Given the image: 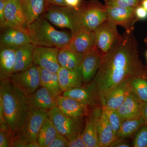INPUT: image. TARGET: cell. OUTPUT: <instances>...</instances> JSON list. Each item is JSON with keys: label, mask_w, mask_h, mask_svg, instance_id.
<instances>
[{"label": "cell", "mask_w": 147, "mask_h": 147, "mask_svg": "<svg viewBox=\"0 0 147 147\" xmlns=\"http://www.w3.org/2000/svg\"><path fill=\"white\" fill-rule=\"evenodd\" d=\"M57 75L62 92L83 86L84 83L78 70L61 67Z\"/></svg>", "instance_id": "603a6c76"}, {"label": "cell", "mask_w": 147, "mask_h": 147, "mask_svg": "<svg viewBox=\"0 0 147 147\" xmlns=\"http://www.w3.org/2000/svg\"><path fill=\"white\" fill-rule=\"evenodd\" d=\"M97 131L100 147H110L117 139L112 125L103 110L98 120Z\"/></svg>", "instance_id": "d4e9b609"}, {"label": "cell", "mask_w": 147, "mask_h": 147, "mask_svg": "<svg viewBox=\"0 0 147 147\" xmlns=\"http://www.w3.org/2000/svg\"><path fill=\"white\" fill-rule=\"evenodd\" d=\"M135 12L138 20H145L147 18V11L141 5L135 8Z\"/></svg>", "instance_id": "8d00e7d4"}, {"label": "cell", "mask_w": 147, "mask_h": 147, "mask_svg": "<svg viewBox=\"0 0 147 147\" xmlns=\"http://www.w3.org/2000/svg\"><path fill=\"white\" fill-rule=\"evenodd\" d=\"M26 96L28 104L31 110L48 111L57 106L56 98L44 87L41 86L31 94Z\"/></svg>", "instance_id": "ac0fdd59"}, {"label": "cell", "mask_w": 147, "mask_h": 147, "mask_svg": "<svg viewBox=\"0 0 147 147\" xmlns=\"http://www.w3.org/2000/svg\"><path fill=\"white\" fill-rule=\"evenodd\" d=\"M102 54L95 46L83 55L79 71L83 83L89 84L92 81L100 66Z\"/></svg>", "instance_id": "8fae6325"}, {"label": "cell", "mask_w": 147, "mask_h": 147, "mask_svg": "<svg viewBox=\"0 0 147 147\" xmlns=\"http://www.w3.org/2000/svg\"><path fill=\"white\" fill-rule=\"evenodd\" d=\"M48 115L58 132L69 140L75 138L84 130L83 118L65 115L57 106L48 110Z\"/></svg>", "instance_id": "8992f818"}, {"label": "cell", "mask_w": 147, "mask_h": 147, "mask_svg": "<svg viewBox=\"0 0 147 147\" xmlns=\"http://www.w3.org/2000/svg\"><path fill=\"white\" fill-rule=\"evenodd\" d=\"M16 48L0 46V81L9 79L13 73Z\"/></svg>", "instance_id": "7402d4cb"}, {"label": "cell", "mask_w": 147, "mask_h": 147, "mask_svg": "<svg viewBox=\"0 0 147 147\" xmlns=\"http://www.w3.org/2000/svg\"><path fill=\"white\" fill-rule=\"evenodd\" d=\"M28 0H19L20 2L21 3V5H22V6L25 5L26 3L27 2Z\"/></svg>", "instance_id": "7bdbcfd3"}, {"label": "cell", "mask_w": 147, "mask_h": 147, "mask_svg": "<svg viewBox=\"0 0 147 147\" xmlns=\"http://www.w3.org/2000/svg\"><path fill=\"white\" fill-rule=\"evenodd\" d=\"M94 33L95 46L102 55L109 52L121 36L118 31L117 25L108 20L95 30Z\"/></svg>", "instance_id": "9c48e42d"}, {"label": "cell", "mask_w": 147, "mask_h": 147, "mask_svg": "<svg viewBox=\"0 0 147 147\" xmlns=\"http://www.w3.org/2000/svg\"><path fill=\"white\" fill-rule=\"evenodd\" d=\"M6 2V1H0V27H1V29L3 28L7 27L5 12Z\"/></svg>", "instance_id": "d590c367"}, {"label": "cell", "mask_w": 147, "mask_h": 147, "mask_svg": "<svg viewBox=\"0 0 147 147\" xmlns=\"http://www.w3.org/2000/svg\"><path fill=\"white\" fill-rule=\"evenodd\" d=\"M146 57L147 59V51H146Z\"/></svg>", "instance_id": "f6af8a7d"}, {"label": "cell", "mask_w": 147, "mask_h": 147, "mask_svg": "<svg viewBox=\"0 0 147 147\" xmlns=\"http://www.w3.org/2000/svg\"><path fill=\"white\" fill-rule=\"evenodd\" d=\"M129 82H122L111 89L104 96L102 106L117 110L131 92Z\"/></svg>", "instance_id": "d6986e66"}, {"label": "cell", "mask_w": 147, "mask_h": 147, "mask_svg": "<svg viewBox=\"0 0 147 147\" xmlns=\"http://www.w3.org/2000/svg\"><path fill=\"white\" fill-rule=\"evenodd\" d=\"M131 91L144 102H147V80L144 77H137L129 82Z\"/></svg>", "instance_id": "4dcf8cb0"}, {"label": "cell", "mask_w": 147, "mask_h": 147, "mask_svg": "<svg viewBox=\"0 0 147 147\" xmlns=\"http://www.w3.org/2000/svg\"><path fill=\"white\" fill-rule=\"evenodd\" d=\"M37 66L39 71L40 86L47 89L55 98L60 95L62 92L59 84L57 73H53L40 67Z\"/></svg>", "instance_id": "4316f807"}, {"label": "cell", "mask_w": 147, "mask_h": 147, "mask_svg": "<svg viewBox=\"0 0 147 147\" xmlns=\"http://www.w3.org/2000/svg\"><path fill=\"white\" fill-rule=\"evenodd\" d=\"M142 115L144 118L146 124L147 125V102L144 103V109H143Z\"/></svg>", "instance_id": "60d3db41"}, {"label": "cell", "mask_w": 147, "mask_h": 147, "mask_svg": "<svg viewBox=\"0 0 147 147\" xmlns=\"http://www.w3.org/2000/svg\"><path fill=\"white\" fill-rule=\"evenodd\" d=\"M1 1H9V0H0Z\"/></svg>", "instance_id": "ee69618b"}, {"label": "cell", "mask_w": 147, "mask_h": 147, "mask_svg": "<svg viewBox=\"0 0 147 147\" xmlns=\"http://www.w3.org/2000/svg\"><path fill=\"white\" fill-rule=\"evenodd\" d=\"M35 45L32 43L16 48V61L13 73L23 71L33 65V53Z\"/></svg>", "instance_id": "cb8c5ba5"}, {"label": "cell", "mask_w": 147, "mask_h": 147, "mask_svg": "<svg viewBox=\"0 0 147 147\" xmlns=\"http://www.w3.org/2000/svg\"><path fill=\"white\" fill-rule=\"evenodd\" d=\"M28 31L35 46L61 49L69 45L72 37L71 32L58 30L42 16L29 25Z\"/></svg>", "instance_id": "3957f363"}, {"label": "cell", "mask_w": 147, "mask_h": 147, "mask_svg": "<svg viewBox=\"0 0 147 147\" xmlns=\"http://www.w3.org/2000/svg\"><path fill=\"white\" fill-rule=\"evenodd\" d=\"M144 103L131 91L117 111L123 120L135 118L142 115Z\"/></svg>", "instance_id": "44dd1931"}, {"label": "cell", "mask_w": 147, "mask_h": 147, "mask_svg": "<svg viewBox=\"0 0 147 147\" xmlns=\"http://www.w3.org/2000/svg\"><path fill=\"white\" fill-rule=\"evenodd\" d=\"M48 5L67 6L65 0H46Z\"/></svg>", "instance_id": "ab89813d"}, {"label": "cell", "mask_w": 147, "mask_h": 147, "mask_svg": "<svg viewBox=\"0 0 147 147\" xmlns=\"http://www.w3.org/2000/svg\"><path fill=\"white\" fill-rule=\"evenodd\" d=\"M105 5L123 7H136L140 0H104Z\"/></svg>", "instance_id": "836d02e7"}, {"label": "cell", "mask_w": 147, "mask_h": 147, "mask_svg": "<svg viewBox=\"0 0 147 147\" xmlns=\"http://www.w3.org/2000/svg\"><path fill=\"white\" fill-rule=\"evenodd\" d=\"M141 5L147 11V0H142Z\"/></svg>", "instance_id": "b9f144b4"}, {"label": "cell", "mask_w": 147, "mask_h": 147, "mask_svg": "<svg viewBox=\"0 0 147 147\" xmlns=\"http://www.w3.org/2000/svg\"><path fill=\"white\" fill-rule=\"evenodd\" d=\"M102 107V110L107 116L116 135L117 132L119 131L123 120L121 118L117 110L106 108L103 105Z\"/></svg>", "instance_id": "1f68e13d"}, {"label": "cell", "mask_w": 147, "mask_h": 147, "mask_svg": "<svg viewBox=\"0 0 147 147\" xmlns=\"http://www.w3.org/2000/svg\"><path fill=\"white\" fill-rule=\"evenodd\" d=\"M79 10L67 6L50 5L41 16L56 26L69 29L72 34L80 28Z\"/></svg>", "instance_id": "277c9868"}, {"label": "cell", "mask_w": 147, "mask_h": 147, "mask_svg": "<svg viewBox=\"0 0 147 147\" xmlns=\"http://www.w3.org/2000/svg\"><path fill=\"white\" fill-rule=\"evenodd\" d=\"M5 12L7 27L28 30V23L19 0L6 2Z\"/></svg>", "instance_id": "5bb4252c"}, {"label": "cell", "mask_w": 147, "mask_h": 147, "mask_svg": "<svg viewBox=\"0 0 147 147\" xmlns=\"http://www.w3.org/2000/svg\"><path fill=\"white\" fill-rule=\"evenodd\" d=\"M110 147H129L130 145L124 139H117L110 146Z\"/></svg>", "instance_id": "f35d334b"}, {"label": "cell", "mask_w": 147, "mask_h": 147, "mask_svg": "<svg viewBox=\"0 0 147 147\" xmlns=\"http://www.w3.org/2000/svg\"><path fill=\"white\" fill-rule=\"evenodd\" d=\"M57 106L67 115L83 118L89 114L91 108L86 104L71 98L58 96L56 98Z\"/></svg>", "instance_id": "ffe728a7"}, {"label": "cell", "mask_w": 147, "mask_h": 147, "mask_svg": "<svg viewBox=\"0 0 147 147\" xmlns=\"http://www.w3.org/2000/svg\"><path fill=\"white\" fill-rule=\"evenodd\" d=\"M107 20L106 6L98 0H90L84 3L79 10L80 27L95 30Z\"/></svg>", "instance_id": "52a82bcc"}, {"label": "cell", "mask_w": 147, "mask_h": 147, "mask_svg": "<svg viewBox=\"0 0 147 147\" xmlns=\"http://www.w3.org/2000/svg\"><path fill=\"white\" fill-rule=\"evenodd\" d=\"M48 116L47 110H32L24 125L16 134L12 147H28L30 142H37L40 130Z\"/></svg>", "instance_id": "5b68a950"}, {"label": "cell", "mask_w": 147, "mask_h": 147, "mask_svg": "<svg viewBox=\"0 0 147 147\" xmlns=\"http://www.w3.org/2000/svg\"><path fill=\"white\" fill-rule=\"evenodd\" d=\"M144 74L133 32L125 31L109 52L102 55L99 69L90 83L102 103L114 87L136 77H144Z\"/></svg>", "instance_id": "6da1fadb"}, {"label": "cell", "mask_w": 147, "mask_h": 147, "mask_svg": "<svg viewBox=\"0 0 147 147\" xmlns=\"http://www.w3.org/2000/svg\"><path fill=\"white\" fill-rule=\"evenodd\" d=\"M29 26L41 17L47 7L46 0H28L22 6Z\"/></svg>", "instance_id": "f546056e"}, {"label": "cell", "mask_w": 147, "mask_h": 147, "mask_svg": "<svg viewBox=\"0 0 147 147\" xmlns=\"http://www.w3.org/2000/svg\"><path fill=\"white\" fill-rule=\"evenodd\" d=\"M145 124L146 121L142 115L135 118L124 120L116 134V138L124 139L130 137Z\"/></svg>", "instance_id": "83f0119b"}, {"label": "cell", "mask_w": 147, "mask_h": 147, "mask_svg": "<svg viewBox=\"0 0 147 147\" xmlns=\"http://www.w3.org/2000/svg\"><path fill=\"white\" fill-rule=\"evenodd\" d=\"M9 79L26 95L31 94L40 86L39 70L34 65L23 71L13 73Z\"/></svg>", "instance_id": "ba28073f"}, {"label": "cell", "mask_w": 147, "mask_h": 147, "mask_svg": "<svg viewBox=\"0 0 147 147\" xmlns=\"http://www.w3.org/2000/svg\"><path fill=\"white\" fill-rule=\"evenodd\" d=\"M106 6L107 20L124 28L127 32H133L134 25L138 20L135 14L136 7Z\"/></svg>", "instance_id": "30bf717a"}, {"label": "cell", "mask_w": 147, "mask_h": 147, "mask_svg": "<svg viewBox=\"0 0 147 147\" xmlns=\"http://www.w3.org/2000/svg\"><path fill=\"white\" fill-rule=\"evenodd\" d=\"M1 29L0 46L17 48L32 43L28 30L11 27Z\"/></svg>", "instance_id": "9a60e30c"}, {"label": "cell", "mask_w": 147, "mask_h": 147, "mask_svg": "<svg viewBox=\"0 0 147 147\" xmlns=\"http://www.w3.org/2000/svg\"><path fill=\"white\" fill-rule=\"evenodd\" d=\"M102 112V106L91 109L86 116L82 138L87 147H100L98 137V124Z\"/></svg>", "instance_id": "4fadbf2b"}, {"label": "cell", "mask_w": 147, "mask_h": 147, "mask_svg": "<svg viewBox=\"0 0 147 147\" xmlns=\"http://www.w3.org/2000/svg\"><path fill=\"white\" fill-rule=\"evenodd\" d=\"M58 131L52 121L47 117L40 130L37 142L40 147H49L56 138Z\"/></svg>", "instance_id": "f1b7e54d"}, {"label": "cell", "mask_w": 147, "mask_h": 147, "mask_svg": "<svg viewBox=\"0 0 147 147\" xmlns=\"http://www.w3.org/2000/svg\"><path fill=\"white\" fill-rule=\"evenodd\" d=\"M83 55L67 46L60 49L58 59L61 67L78 70Z\"/></svg>", "instance_id": "484cf974"}, {"label": "cell", "mask_w": 147, "mask_h": 147, "mask_svg": "<svg viewBox=\"0 0 147 147\" xmlns=\"http://www.w3.org/2000/svg\"><path fill=\"white\" fill-rule=\"evenodd\" d=\"M59 50L57 47L35 46L33 53L34 64L57 73L61 67L58 59Z\"/></svg>", "instance_id": "7c38bea8"}, {"label": "cell", "mask_w": 147, "mask_h": 147, "mask_svg": "<svg viewBox=\"0 0 147 147\" xmlns=\"http://www.w3.org/2000/svg\"><path fill=\"white\" fill-rule=\"evenodd\" d=\"M134 147H147V125L141 127L135 134L133 142Z\"/></svg>", "instance_id": "d6a6232c"}, {"label": "cell", "mask_w": 147, "mask_h": 147, "mask_svg": "<svg viewBox=\"0 0 147 147\" xmlns=\"http://www.w3.org/2000/svg\"><path fill=\"white\" fill-rule=\"evenodd\" d=\"M62 96L73 98L88 105L91 109L102 106L91 83L63 92Z\"/></svg>", "instance_id": "e0dca14e"}, {"label": "cell", "mask_w": 147, "mask_h": 147, "mask_svg": "<svg viewBox=\"0 0 147 147\" xmlns=\"http://www.w3.org/2000/svg\"><path fill=\"white\" fill-rule=\"evenodd\" d=\"M0 103L9 130L15 137L32 111L27 96L10 79H4L0 81Z\"/></svg>", "instance_id": "7a4b0ae2"}, {"label": "cell", "mask_w": 147, "mask_h": 147, "mask_svg": "<svg viewBox=\"0 0 147 147\" xmlns=\"http://www.w3.org/2000/svg\"><path fill=\"white\" fill-rule=\"evenodd\" d=\"M69 139L58 132L56 138L49 147H67Z\"/></svg>", "instance_id": "e575fe53"}, {"label": "cell", "mask_w": 147, "mask_h": 147, "mask_svg": "<svg viewBox=\"0 0 147 147\" xmlns=\"http://www.w3.org/2000/svg\"><path fill=\"white\" fill-rule=\"evenodd\" d=\"M68 46L76 53L84 55L95 46L94 31L80 27L72 34Z\"/></svg>", "instance_id": "2e32d148"}, {"label": "cell", "mask_w": 147, "mask_h": 147, "mask_svg": "<svg viewBox=\"0 0 147 147\" xmlns=\"http://www.w3.org/2000/svg\"><path fill=\"white\" fill-rule=\"evenodd\" d=\"M65 1L67 6L77 9H79L84 3L83 0H65Z\"/></svg>", "instance_id": "74e56055"}]
</instances>
